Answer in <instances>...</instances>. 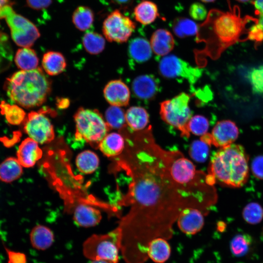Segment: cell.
<instances>
[{"label":"cell","instance_id":"cell-15","mask_svg":"<svg viewBox=\"0 0 263 263\" xmlns=\"http://www.w3.org/2000/svg\"><path fill=\"white\" fill-rule=\"evenodd\" d=\"M42 156V151L38 143L30 137L24 139L17 152V158L24 168H31Z\"/></svg>","mask_w":263,"mask_h":263},{"label":"cell","instance_id":"cell-26","mask_svg":"<svg viewBox=\"0 0 263 263\" xmlns=\"http://www.w3.org/2000/svg\"><path fill=\"white\" fill-rule=\"evenodd\" d=\"M126 124L134 131H141L147 125L149 116L143 107L132 106L125 113Z\"/></svg>","mask_w":263,"mask_h":263},{"label":"cell","instance_id":"cell-42","mask_svg":"<svg viewBox=\"0 0 263 263\" xmlns=\"http://www.w3.org/2000/svg\"><path fill=\"white\" fill-rule=\"evenodd\" d=\"M248 39L256 42H260L263 40V30L258 22L253 24L250 27L248 33Z\"/></svg>","mask_w":263,"mask_h":263},{"label":"cell","instance_id":"cell-18","mask_svg":"<svg viewBox=\"0 0 263 263\" xmlns=\"http://www.w3.org/2000/svg\"><path fill=\"white\" fill-rule=\"evenodd\" d=\"M102 218L100 211L85 204L76 207L74 213V220L79 226L88 227L97 225Z\"/></svg>","mask_w":263,"mask_h":263},{"label":"cell","instance_id":"cell-39","mask_svg":"<svg viewBox=\"0 0 263 263\" xmlns=\"http://www.w3.org/2000/svg\"><path fill=\"white\" fill-rule=\"evenodd\" d=\"M249 80L253 92L263 93V65L253 69L250 72Z\"/></svg>","mask_w":263,"mask_h":263},{"label":"cell","instance_id":"cell-28","mask_svg":"<svg viewBox=\"0 0 263 263\" xmlns=\"http://www.w3.org/2000/svg\"><path fill=\"white\" fill-rule=\"evenodd\" d=\"M94 19L93 10L88 6H79L72 15V22L81 31H86L92 26Z\"/></svg>","mask_w":263,"mask_h":263},{"label":"cell","instance_id":"cell-20","mask_svg":"<svg viewBox=\"0 0 263 263\" xmlns=\"http://www.w3.org/2000/svg\"><path fill=\"white\" fill-rule=\"evenodd\" d=\"M133 15L135 20L144 25L153 22L159 15L157 5L148 0H143L136 5Z\"/></svg>","mask_w":263,"mask_h":263},{"label":"cell","instance_id":"cell-7","mask_svg":"<svg viewBox=\"0 0 263 263\" xmlns=\"http://www.w3.org/2000/svg\"><path fill=\"white\" fill-rule=\"evenodd\" d=\"M189 99L188 94L181 93L160 104V113L163 120L179 130L182 136L186 138L190 135L188 125L192 117L189 107Z\"/></svg>","mask_w":263,"mask_h":263},{"label":"cell","instance_id":"cell-4","mask_svg":"<svg viewBox=\"0 0 263 263\" xmlns=\"http://www.w3.org/2000/svg\"><path fill=\"white\" fill-rule=\"evenodd\" d=\"M249 156L244 147L232 144L220 148L212 156L208 174L225 186H243L249 176Z\"/></svg>","mask_w":263,"mask_h":263},{"label":"cell","instance_id":"cell-29","mask_svg":"<svg viewBox=\"0 0 263 263\" xmlns=\"http://www.w3.org/2000/svg\"><path fill=\"white\" fill-rule=\"evenodd\" d=\"M78 169L82 173L91 174L95 171L99 164V159L96 153L86 150L79 153L75 159Z\"/></svg>","mask_w":263,"mask_h":263},{"label":"cell","instance_id":"cell-50","mask_svg":"<svg viewBox=\"0 0 263 263\" xmlns=\"http://www.w3.org/2000/svg\"><path fill=\"white\" fill-rule=\"evenodd\" d=\"M204 2H211L214 1L215 0H200Z\"/></svg>","mask_w":263,"mask_h":263},{"label":"cell","instance_id":"cell-32","mask_svg":"<svg viewBox=\"0 0 263 263\" xmlns=\"http://www.w3.org/2000/svg\"><path fill=\"white\" fill-rule=\"evenodd\" d=\"M198 29V25L193 20L186 18H178L173 22V31L180 38L196 35Z\"/></svg>","mask_w":263,"mask_h":263},{"label":"cell","instance_id":"cell-38","mask_svg":"<svg viewBox=\"0 0 263 263\" xmlns=\"http://www.w3.org/2000/svg\"><path fill=\"white\" fill-rule=\"evenodd\" d=\"M188 126L190 132L196 135L203 136L207 133L209 123L206 117L197 115L191 117Z\"/></svg>","mask_w":263,"mask_h":263},{"label":"cell","instance_id":"cell-21","mask_svg":"<svg viewBox=\"0 0 263 263\" xmlns=\"http://www.w3.org/2000/svg\"><path fill=\"white\" fill-rule=\"evenodd\" d=\"M125 147L123 137L119 133L113 132L108 133L100 142L98 148L107 157L120 155Z\"/></svg>","mask_w":263,"mask_h":263},{"label":"cell","instance_id":"cell-5","mask_svg":"<svg viewBox=\"0 0 263 263\" xmlns=\"http://www.w3.org/2000/svg\"><path fill=\"white\" fill-rule=\"evenodd\" d=\"M75 137L83 140L94 148L99 144L111 129L101 113L96 109L80 107L74 116Z\"/></svg>","mask_w":263,"mask_h":263},{"label":"cell","instance_id":"cell-51","mask_svg":"<svg viewBox=\"0 0 263 263\" xmlns=\"http://www.w3.org/2000/svg\"><path fill=\"white\" fill-rule=\"evenodd\" d=\"M236 0L239 2H246L249 1L251 0Z\"/></svg>","mask_w":263,"mask_h":263},{"label":"cell","instance_id":"cell-11","mask_svg":"<svg viewBox=\"0 0 263 263\" xmlns=\"http://www.w3.org/2000/svg\"><path fill=\"white\" fill-rule=\"evenodd\" d=\"M161 75L169 78H183L190 83H195L201 76V70L190 65L174 55L163 57L159 63Z\"/></svg>","mask_w":263,"mask_h":263},{"label":"cell","instance_id":"cell-35","mask_svg":"<svg viewBox=\"0 0 263 263\" xmlns=\"http://www.w3.org/2000/svg\"><path fill=\"white\" fill-rule=\"evenodd\" d=\"M13 59V53L7 36L0 33V74L10 66Z\"/></svg>","mask_w":263,"mask_h":263},{"label":"cell","instance_id":"cell-47","mask_svg":"<svg viewBox=\"0 0 263 263\" xmlns=\"http://www.w3.org/2000/svg\"><path fill=\"white\" fill-rule=\"evenodd\" d=\"M8 4H10L9 0H0V10Z\"/></svg>","mask_w":263,"mask_h":263},{"label":"cell","instance_id":"cell-45","mask_svg":"<svg viewBox=\"0 0 263 263\" xmlns=\"http://www.w3.org/2000/svg\"><path fill=\"white\" fill-rule=\"evenodd\" d=\"M252 3L255 8V14L258 16H263V0H254Z\"/></svg>","mask_w":263,"mask_h":263},{"label":"cell","instance_id":"cell-44","mask_svg":"<svg viewBox=\"0 0 263 263\" xmlns=\"http://www.w3.org/2000/svg\"><path fill=\"white\" fill-rule=\"evenodd\" d=\"M52 1L53 0H26L28 6L35 10H42L48 8Z\"/></svg>","mask_w":263,"mask_h":263},{"label":"cell","instance_id":"cell-19","mask_svg":"<svg viewBox=\"0 0 263 263\" xmlns=\"http://www.w3.org/2000/svg\"><path fill=\"white\" fill-rule=\"evenodd\" d=\"M152 49L149 41L143 38L132 39L128 46V53L131 58L137 63L148 60L152 55Z\"/></svg>","mask_w":263,"mask_h":263},{"label":"cell","instance_id":"cell-16","mask_svg":"<svg viewBox=\"0 0 263 263\" xmlns=\"http://www.w3.org/2000/svg\"><path fill=\"white\" fill-rule=\"evenodd\" d=\"M159 82L153 75H141L136 77L132 83L134 94L143 100H150L155 96L159 91Z\"/></svg>","mask_w":263,"mask_h":263},{"label":"cell","instance_id":"cell-25","mask_svg":"<svg viewBox=\"0 0 263 263\" xmlns=\"http://www.w3.org/2000/svg\"><path fill=\"white\" fill-rule=\"evenodd\" d=\"M22 167L17 158H6L0 164V180L10 183L17 180L22 174Z\"/></svg>","mask_w":263,"mask_h":263},{"label":"cell","instance_id":"cell-46","mask_svg":"<svg viewBox=\"0 0 263 263\" xmlns=\"http://www.w3.org/2000/svg\"><path fill=\"white\" fill-rule=\"evenodd\" d=\"M112 1L116 4L122 7H126L130 5L133 0H112Z\"/></svg>","mask_w":263,"mask_h":263},{"label":"cell","instance_id":"cell-13","mask_svg":"<svg viewBox=\"0 0 263 263\" xmlns=\"http://www.w3.org/2000/svg\"><path fill=\"white\" fill-rule=\"evenodd\" d=\"M203 212L193 207H187L179 214L177 224L179 229L188 235H193L200 231L204 224Z\"/></svg>","mask_w":263,"mask_h":263},{"label":"cell","instance_id":"cell-27","mask_svg":"<svg viewBox=\"0 0 263 263\" xmlns=\"http://www.w3.org/2000/svg\"><path fill=\"white\" fill-rule=\"evenodd\" d=\"M15 62L21 70H31L37 68L39 59L34 50L30 47H22L18 50L15 57Z\"/></svg>","mask_w":263,"mask_h":263},{"label":"cell","instance_id":"cell-9","mask_svg":"<svg viewBox=\"0 0 263 263\" xmlns=\"http://www.w3.org/2000/svg\"><path fill=\"white\" fill-rule=\"evenodd\" d=\"M136 28V24L129 17L120 10H115L104 19L102 32L110 42H126Z\"/></svg>","mask_w":263,"mask_h":263},{"label":"cell","instance_id":"cell-48","mask_svg":"<svg viewBox=\"0 0 263 263\" xmlns=\"http://www.w3.org/2000/svg\"><path fill=\"white\" fill-rule=\"evenodd\" d=\"M258 24L263 30V16H259Z\"/></svg>","mask_w":263,"mask_h":263},{"label":"cell","instance_id":"cell-49","mask_svg":"<svg viewBox=\"0 0 263 263\" xmlns=\"http://www.w3.org/2000/svg\"><path fill=\"white\" fill-rule=\"evenodd\" d=\"M90 263H110L104 260H93Z\"/></svg>","mask_w":263,"mask_h":263},{"label":"cell","instance_id":"cell-37","mask_svg":"<svg viewBox=\"0 0 263 263\" xmlns=\"http://www.w3.org/2000/svg\"><path fill=\"white\" fill-rule=\"evenodd\" d=\"M209 146L201 139L195 140L190 146L189 154L194 160L198 162H204L208 157Z\"/></svg>","mask_w":263,"mask_h":263},{"label":"cell","instance_id":"cell-17","mask_svg":"<svg viewBox=\"0 0 263 263\" xmlns=\"http://www.w3.org/2000/svg\"><path fill=\"white\" fill-rule=\"evenodd\" d=\"M150 43L155 55L164 56L172 50L175 42L172 34L169 30L158 29L152 33Z\"/></svg>","mask_w":263,"mask_h":263},{"label":"cell","instance_id":"cell-6","mask_svg":"<svg viewBox=\"0 0 263 263\" xmlns=\"http://www.w3.org/2000/svg\"><path fill=\"white\" fill-rule=\"evenodd\" d=\"M122 238V231L119 226L106 234H94L84 242L83 254L92 261L104 260L110 263H118Z\"/></svg>","mask_w":263,"mask_h":263},{"label":"cell","instance_id":"cell-12","mask_svg":"<svg viewBox=\"0 0 263 263\" xmlns=\"http://www.w3.org/2000/svg\"><path fill=\"white\" fill-rule=\"evenodd\" d=\"M239 132L236 124L229 120L219 121L210 134L211 144L222 148L233 144L237 139Z\"/></svg>","mask_w":263,"mask_h":263},{"label":"cell","instance_id":"cell-40","mask_svg":"<svg viewBox=\"0 0 263 263\" xmlns=\"http://www.w3.org/2000/svg\"><path fill=\"white\" fill-rule=\"evenodd\" d=\"M205 6L200 2L192 3L189 8V14L191 18L197 21H204L207 15Z\"/></svg>","mask_w":263,"mask_h":263},{"label":"cell","instance_id":"cell-2","mask_svg":"<svg viewBox=\"0 0 263 263\" xmlns=\"http://www.w3.org/2000/svg\"><path fill=\"white\" fill-rule=\"evenodd\" d=\"M229 10L223 12L216 9H211L206 19L198 25L196 35V42H204V49L196 54L217 55L226 47L240 40L244 35L248 38L251 22H257L258 19L250 16L242 17L240 8L230 6Z\"/></svg>","mask_w":263,"mask_h":263},{"label":"cell","instance_id":"cell-36","mask_svg":"<svg viewBox=\"0 0 263 263\" xmlns=\"http://www.w3.org/2000/svg\"><path fill=\"white\" fill-rule=\"evenodd\" d=\"M242 215L247 223L251 225L259 224L263 219V208L258 203H249L244 207Z\"/></svg>","mask_w":263,"mask_h":263},{"label":"cell","instance_id":"cell-41","mask_svg":"<svg viewBox=\"0 0 263 263\" xmlns=\"http://www.w3.org/2000/svg\"><path fill=\"white\" fill-rule=\"evenodd\" d=\"M253 175L257 179L263 180V155H258L253 158L251 164Z\"/></svg>","mask_w":263,"mask_h":263},{"label":"cell","instance_id":"cell-14","mask_svg":"<svg viewBox=\"0 0 263 263\" xmlns=\"http://www.w3.org/2000/svg\"><path fill=\"white\" fill-rule=\"evenodd\" d=\"M103 94L110 105L118 107L128 105L130 98V92L128 87L119 79L109 82L104 88Z\"/></svg>","mask_w":263,"mask_h":263},{"label":"cell","instance_id":"cell-8","mask_svg":"<svg viewBox=\"0 0 263 263\" xmlns=\"http://www.w3.org/2000/svg\"><path fill=\"white\" fill-rule=\"evenodd\" d=\"M5 19L11 30V37L19 47H31L40 37L36 26L24 17L17 14L11 4L0 10V19Z\"/></svg>","mask_w":263,"mask_h":263},{"label":"cell","instance_id":"cell-34","mask_svg":"<svg viewBox=\"0 0 263 263\" xmlns=\"http://www.w3.org/2000/svg\"><path fill=\"white\" fill-rule=\"evenodd\" d=\"M251 237L246 234H238L232 239L230 244L232 253L237 257L246 255L251 246Z\"/></svg>","mask_w":263,"mask_h":263},{"label":"cell","instance_id":"cell-10","mask_svg":"<svg viewBox=\"0 0 263 263\" xmlns=\"http://www.w3.org/2000/svg\"><path fill=\"white\" fill-rule=\"evenodd\" d=\"M23 126L24 132L29 137L38 144L49 143L55 138L53 126L41 110L30 112L23 122Z\"/></svg>","mask_w":263,"mask_h":263},{"label":"cell","instance_id":"cell-31","mask_svg":"<svg viewBox=\"0 0 263 263\" xmlns=\"http://www.w3.org/2000/svg\"><path fill=\"white\" fill-rule=\"evenodd\" d=\"M0 109L7 121L12 125H19L23 123L26 116L25 112L19 105H10L2 101L0 104Z\"/></svg>","mask_w":263,"mask_h":263},{"label":"cell","instance_id":"cell-33","mask_svg":"<svg viewBox=\"0 0 263 263\" xmlns=\"http://www.w3.org/2000/svg\"><path fill=\"white\" fill-rule=\"evenodd\" d=\"M105 117L110 129H122L127 125L125 113L121 107L111 105L106 110Z\"/></svg>","mask_w":263,"mask_h":263},{"label":"cell","instance_id":"cell-3","mask_svg":"<svg viewBox=\"0 0 263 263\" xmlns=\"http://www.w3.org/2000/svg\"><path fill=\"white\" fill-rule=\"evenodd\" d=\"M4 87L11 100L20 107L31 108L45 102L52 84L42 69L38 67L14 73L6 79Z\"/></svg>","mask_w":263,"mask_h":263},{"label":"cell","instance_id":"cell-23","mask_svg":"<svg viewBox=\"0 0 263 263\" xmlns=\"http://www.w3.org/2000/svg\"><path fill=\"white\" fill-rule=\"evenodd\" d=\"M30 240L32 246L38 249L44 250L49 248L54 241L52 230L47 226L37 225L32 229Z\"/></svg>","mask_w":263,"mask_h":263},{"label":"cell","instance_id":"cell-30","mask_svg":"<svg viewBox=\"0 0 263 263\" xmlns=\"http://www.w3.org/2000/svg\"><path fill=\"white\" fill-rule=\"evenodd\" d=\"M105 38L94 31H87L82 38V44L85 50L91 55H98L105 47Z\"/></svg>","mask_w":263,"mask_h":263},{"label":"cell","instance_id":"cell-1","mask_svg":"<svg viewBox=\"0 0 263 263\" xmlns=\"http://www.w3.org/2000/svg\"><path fill=\"white\" fill-rule=\"evenodd\" d=\"M130 146L122 162L131 180L121 202L130 209L119 226L121 249L124 257L138 260L152 239L170 238L181 211L192 207L172 181L150 128L136 133Z\"/></svg>","mask_w":263,"mask_h":263},{"label":"cell","instance_id":"cell-24","mask_svg":"<svg viewBox=\"0 0 263 263\" xmlns=\"http://www.w3.org/2000/svg\"><path fill=\"white\" fill-rule=\"evenodd\" d=\"M170 253V246L164 238H154L148 244L147 256L155 263H165L169 259Z\"/></svg>","mask_w":263,"mask_h":263},{"label":"cell","instance_id":"cell-43","mask_svg":"<svg viewBox=\"0 0 263 263\" xmlns=\"http://www.w3.org/2000/svg\"><path fill=\"white\" fill-rule=\"evenodd\" d=\"M5 250L8 257V263H26V257L24 253L7 248H5Z\"/></svg>","mask_w":263,"mask_h":263},{"label":"cell","instance_id":"cell-22","mask_svg":"<svg viewBox=\"0 0 263 263\" xmlns=\"http://www.w3.org/2000/svg\"><path fill=\"white\" fill-rule=\"evenodd\" d=\"M42 66L48 75H56L64 71L66 67V61L61 53L50 51L43 55Z\"/></svg>","mask_w":263,"mask_h":263}]
</instances>
